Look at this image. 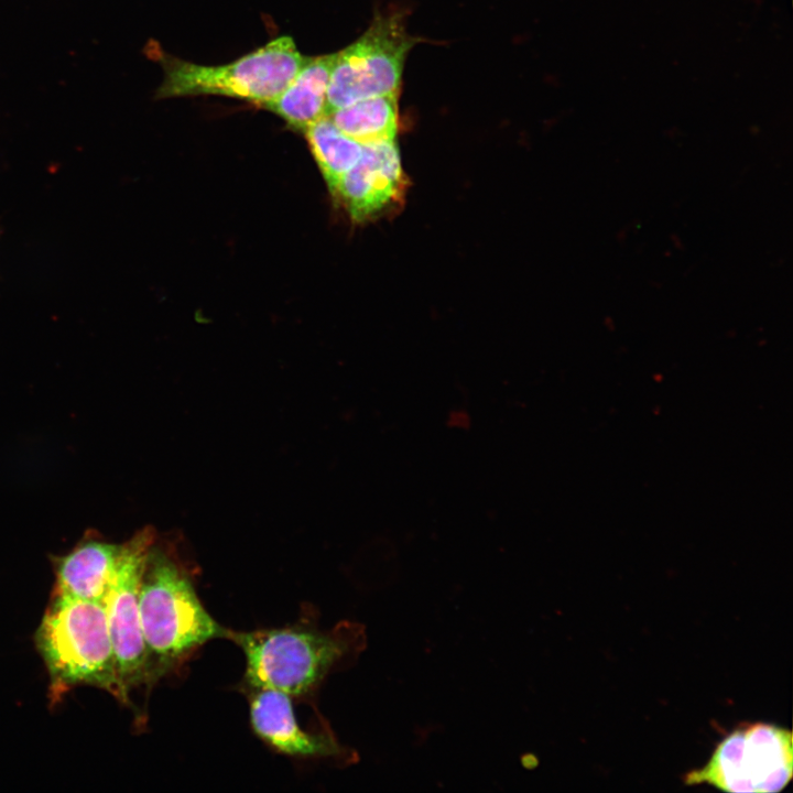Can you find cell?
<instances>
[{
    "instance_id": "cell-3",
    "label": "cell",
    "mask_w": 793,
    "mask_h": 793,
    "mask_svg": "<svg viewBox=\"0 0 793 793\" xmlns=\"http://www.w3.org/2000/svg\"><path fill=\"white\" fill-rule=\"evenodd\" d=\"M35 644L50 675L53 698L77 685H89L130 704L118 672L105 601L53 593L35 632Z\"/></svg>"
},
{
    "instance_id": "cell-8",
    "label": "cell",
    "mask_w": 793,
    "mask_h": 793,
    "mask_svg": "<svg viewBox=\"0 0 793 793\" xmlns=\"http://www.w3.org/2000/svg\"><path fill=\"white\" fill-rule=\"evenodd\" d=\"M406 178L395 141L362 144L358 163L332 192L356 221L380 217L402 203Z\"/></svg>"
},
{
    "instance_id": "cell-14",
    "label": "cell",
    "mask_w": 793,
    "mask_h": 793,
    "mask_svg": "<svg viewBox=\"0 0 793 793\" xmlns=\"http://www.w3.org/2000/svg\"><path fill=\"white\" fill-rule=\"evenodd\" d=\"M521 763L526 769H532L536 765V758L532 754H524L521 758Z\"/></svg>"
},
{
    "instance_id": "cell-11",
    "label": "cell",
    "mask_w": 793,
    "mask_h": 793,
    "mask_svg": "<svg viewBox=\"0 0 793 793\" xmlns=\"http://www.w3.org/2000/svg\"><path fill=\"white\" fill-rule=\"evenodd\" d=\"M336 53L308 57L285 90L263 106L305 130L326 116V97Z\"/></svg>"
},
{
    "instance_id": "cell-1",
    "label": "cell",
    "mask_w": 793,
    "mask_h": 793,
    "mask_svg": "<svg viewBox=\"0 0 793 793\" xmlns=\"http://www.w3.org/2000/svg\"><path fill=\"white\" fill-rule=\"evenodd\" d=\"M139 610L150 683L228 630L205 609L184 565L155 543L141 576Z\"/></svg>"
},
{
    "instance_id": "cell-5",
    "label": "cell",
    "mask_w": 793,
    "mask_h": 793,
    "mask_svg": "<svg viewBox=\"0 0 793 793\" xmlns=\"http://www.w3.org/2000/svg\"><path fill=\"white\" fill-rule=\"evenodd\" d=\"M405 11H378L354 43L336 53L326 97V116L361 99L399 94L410 51L424 39L411 35Z\"/></svg>"
},
{
    "instance_id": "cell-10",
    "label": "cell",
    "mask_w": 793,
    "mask_h": 793,
    "mask_svg": "<svg viewBox=\"0 0 793 793\" xmlns=\"http://www.w3.org/2000/svg\"><path fill=\"white\" fill-rule=\"evenodd\" d=\"M122 544L86 537L64 556L55 557L54 594L105 601Z\"/></svg>"
},
{
    "instance_id": "cell-13",
    "label": "cell",
    "mask_w": 793,
    "mask_h": 793,
    "mask_svg": "<svg viewBox=\"0 0 793 793\" xmlns=\"http://www.w3.org/2000/svg\"><path fill=\"white\" fill-rule=\"evenodd\" d=\"M311 151L330 191L360 160L362 144L341 132L325 116L304 130Z\"/></svg>"
},
{
    "instance_id": "cell-4",
    "label": "cell",
    "mask_w": 793,
    "mask_h": 793,
    "mask_svg": "<svg viewBox=\"0 0 793 793\" xmlns=\"http://www.w3.org/2000/svg\"><path fill=\"white\" fill-rule=\"evenodd\" d=\"M307 59L291 36H279L225 65H198L161 54L164 78L157 97L220 95L263 107L285 90Z\"/></svg>"
},
{
    "instance_id": "cell-2",
    "label": "cell",
    "mask_w": 793,
    "mask_h": 793,
    "mask_svg": "<svg viewBox=\"0 0 793 793\" xmlns=\"http://www.w3.org/2000/svg\"><path fill=\"white\" fill-rule=\"evenodd\" d=\"M246 659L245 680L252 688H271L303 696L341 662L359 653L365 634L359 624L340 622L329 630L303 626L233 631Z\"/></svg>"
},
{
    "instance_id": "cell-7",
    "label": "cell",
    "mask_w": 793,
    "mask_h": 793,
    "mask_svg": "<svg viewBox=\"0 0 793 793\" xmlns=\"http://www.w3.org/2000/svg\"><path fill=\"white\" fill-rule=\"evenodd\" d=\"M154 543L155 534L150 528L122 543L119 563L105 599L118 672L128 693L141 684L150 685L139 591L145 560Z\"/></svg>"
},
{
    "instance_id": "cell-9",
    "label": "cell",
    "mask_w": 793,
    "mask_h": 793,
    "mask_svg": "<svg viewBox=\"0 0 793 793\" xmlns=\"http://www.w3.org/2000/svg\"><path fill=\"white\" fill-rule=\"evenodd\" d=\"M250 721L254 734L281 753L296 758L348 757L347 749L333 734L303 730L295 718L291 696L283 692L253 688Z\"/></svg>"
},
{
    "instance_id": "cell-12",
    "label": "cell",
    "mask_w": 793,
    "mask_h": 793,
    "mask_svg": "<svg viewBox=\"0 0 793 793\" xmlns=\"http://www.w3.org/2000/svg\"><path fill=\"white\" fill-rule=\"evenodd\" d=\"M399 94L361 99L328 115L346 135L361 144L395 141L399 128Z\"/></svg>"
},
{
    "instance_id": "cell-6",
    "label": "cell",
    "mask_w": 793,
    "mask_h": 793,
    "mask_svg": "<svg viewBox=\"0 0 793 793\" xmlns=\"http://www.w3.org/2000/svg\"><path fill=\"white\" fill-rule=\"evenodd\" d=\"M792 775V732L773 724L743 723L723 738L704 767L684 775V783L730 793H776Z\"/></svg>"
}]
</instances>
